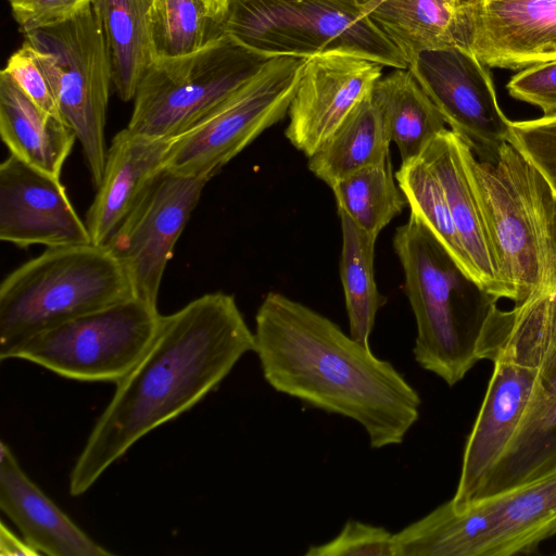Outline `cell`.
<instances>
[{"mask_svg":"<svg viewBox=\"0 0 556 556\" xmlns=\"http://www.w3.org/2000/svg\"><path fill=\"white\" fill-rule=\"evenodd\" d=\"M254 351V332L235 298L205 293L162 315L155 338L115 386L78 455L68 492L80 496L144 435L214 391L240 358Z\"/></svg>","mask_w":556,"mask_h":556,"instance_id":"cell-1","label":"cell"},{"mask_svg":"<svg viewBox=\"0 0 556 556\" xmlns=\"http://www.w3.org/2000/svg\"><path fill=\"white\" fill-rule=\"evenodd\" d=\"M253 352L273 389L355 420L372 448L402 443L419 419L418 392L390 362L281 293L256 312Z\"/></svg>","mask_w":556,"mask_h":556,"instance_id":"cell-2","label":"cell"},{"mask_svg":"<svg viewBox=\"0 0 556 556\" xmlns=\"http://www.w3.org/2000/svg\"><path fill=\"white\" fill-rule=\"evenodd\" d=\"M463 156L486 228L497 274L496 298L521 305L556 291V197L509 142L494 162Z\"/></svg>","mask_w":556,"mask_h":556,"instance_id":"cell-3","label":"cell"},{"mask_svg":"<svg viewBox=\"0 0 556 556\" xmlns=\"http://www.w3.org/2000/svg\"><path fill=\"white\" fill-rule=\"evenodd\" d=\"M393 247L417 325L415 361L453 387L481 361L482 340L498 300L414 215L396 229Z\"/></svg>","mask_w":556,"mask_h":556,"instance_id":"cell-4","label":"cell"},{"mask_svg":"<svg viewBox=\"0 0 556 556\" xmlns=\"http://www.w3.org/2000/svg\"><path fill=\"white\" fill-rule=\"evenodd\" d=\"M119 262L96 244L47 248L0 286V359L35 334L134 298Z\"/></svg>","mask_w":556,"mask_h":556,"instance_id":"cell-5","label":"cell"},{"mask_svg":"<svg viewBox=\"0 0 556 556\" xmlns=\"http://www.w3.org/2000/svg\"><path fill=\"white\" fill-rule=\"evenodd\" d=\"M224 29L271 56L345 52L392 68L408 67L357 0H229Z\"/></svg>","mask_w":556,"mask_h":556,"instance_id":"cell-6","label":"cell"},{"mask_svg":"<svg viewBox=\"0 0 556 556\" xmlns=\"http://www.w3.org/2000/svg\"><path fill=\"white\" fill-rule=\"evenodd\" d=\"M271 58L225 34L197 52L153 60L138 85L126 128L147 137L175 138Z\"/></svg>","mask_w":556,"mask_h":556,"instance_id":"cell-7","label":"cell"},{"mask_svg":"<svg viewBox=\"0 0 556 556\" xmlns=\"http://www.w3.org/2000/svg\"><path fill=\"white\" fill-rule=\"evenodd\" d=\"M25 40L48 78L63 121L81 144L97 188L108 152L104 129L112 74L92 3L65 22L26 33Z\"/></svg>","mask_w":556,"mask_h":556,"instance_id":"cell-8","label":"cell"},{"mask_svg":"<svg viewBox=\"0 0 556 556\" xmlns=\"http://www.w3.org/2000/svg\"><path fill=\"white\" fill-rule=\"evenodd\" d=\"M161 316L157 305L134 296L35 334L10 359L66 379L116 384L151 346Z\"/></svg>","mask_w":556,"mask_h":556,"instance_id":"cell-9","label":"cell"},{"mask_svg":"<svg viewBox=\"0 0 556 556\" xmlns=\"http://www.w3.org/2000/svg\"><path fill=\"white\" fill-rule=\"evenodd\" d=\"M307 58L276 55L189 129L173 138L165 169L210 180L264 130L282 119Z\"/></svg>","mask_w":556,"mask_h":556,"instance_id":"cell-10","label":"cell"},{"mask_svg":"<svg viewBox=\"0 0 556 556\" xmlns=\"http://www.w3.org/2000/svg\"><path fill=\"white\" fill-rule=\"evenodd\" d=\"M473 52L443 47L417 53L408 70L446 124L483 162L509 142L511 121L501 110L490 71Z\"/></svg>","mask_w":556,"mask_h":556,"instance_id":"cell-11","label":"cell"},{"mask_svg":"<svg viewBox=\"0 0 556 556\" xmlns=\"http://www.w3.org/2000/svg\"><path fill=\"white\" fill-rule=\"evenodd\" d=\"M207 181L165 169L103 244L124 267L136 298L157 305L167 263Z\"/></svg>","mask_w":556,"mask_h":556,"instance_id":"cell-12","label":"cell"},{"mask_svg":"<svg viewBox=\"0 0 556 556\" xmlns=\"http://www.w3.org/2000/svg\"><path fill=\"white\" fill-rule=\"evenodd\" d=\"M383 65L345 52L307 59L290 103L285 135L312 156L364 101L371 98Z\"/></svg>","mask_w":556,"mask_h":556,"instance_id":"cell-13","label":"cell"},{"mask_svg":"<svg viewBox=\"0 0 556 556\" xmlns=\"http://www.w3.org/2000/svg\"><path fill=\"white\" fill-rule=\"evenodd\" d=\"M0 239L20 248L92 243L61 178L12 154L0 165Z\"/></svg>","mask_w":556,"mask_h":556,"instance_id":"cell-14","label":"cell"},{"mask_svg":"<svg viewBox=\"0 0 556 556\" xmlns=\"http://www.w3.org/2000/svg\"><path fill=\"white\" fill-rule=\"evenodd\" d=\"M468 49L489 67L556 60V0H466Z\"/></svg>","mask_w":556,"mask_h":556,"instance_id":"cell-15","label":"cell"},{"mask_svg":"<svg viewBox=\"0 0 556 556\" xmlns=\"http://www.w3.org/2000/svg\"><path fill=\"white\" fill-rule=\"evenodd\" d=\"M469 433L456 492L451 502L455 509L471 504L501 458L534 393L538 370L498 358Z\"/></svg>","mask_w":556,"mask_h":556,"instance_id":"cell-16","label":"cell"},{"mask_svg":"<svg viewBox=\"0 0 556 556\" xmlns=\"http://www.w3.org/2000/svg\"><path fill=\"white\" fill-rule=\"evenodd\" d=\"M173 138H152L128 128L106 152L103 176L86 215L91 242L103 245L150 185L165 170Z\"/></svg>","mask_w":556,"mask_h":556,"instance_id":"cell-17","label":"cell"},{"mask_svg":"<svg viewBox=\"0 0 556 556\" xmlns=\"http://www.w3.org/2000/svg\"><path fill=\"white\" fill-rule=\"evenodd\" d=\"M0 508L40 555H112L28 477L3 441L0 443Z\"/></svg>","mask_w":556,"mask_h":556,"instance_id":"cell-18","label":"cell"},{"mask_svg":"<svg viewBox=\"0 0 556 556\" xmlns=\"http://www.w3.org/2000/svg\"><path fill=\"white\" fill-rule=\"evenodd\" d=\"M462 143L463 139L446 128L427 146L420 159L441 185L472 278L496 298V267Z\"/></svg>","mask_w":556,"mask_h":556,"instance_id":"cell-19","label":"cell"},{"mask_svg":"<svg viewBox=\"0 0 556 556\" xmlns=\"http://www.w3.org/2000/svg\"><path fill=\"white\" fill-rule=\"evenodd\" d=\"M490 361L503 358L538 370V383L556 405V291L509 311L496 309L489 330Z\"/></svg>","mask_w":556,"mask_h":556,"instance_id":"cell-20","label":"cell"},{"mask_svg":"<svg viewBox=\"0 0 556 556\" xmlns=\"http://www.w3.org/2000/svg\"><path fill=\"white\" fill-rule=\"evenodd\" d=\"M375 26L409 62L417 53L468 50L466 0H357Z\"/></svg>","mask_w":556,"mask_h":556,"instance_id":"cell-21","label":"cell"},{"mask_svg":"<svg viewBox=\"0 0 556 556\" xmlns=\"http://www.w3.org/2000/svg\"><path fill=\"white\" fill-rule=\"evenodd\" d=\"M471 504L490 523L488 556L531 554L556 534V471Z\"/></svg>","mask_w":556,"mask_h":556,"instance_id":"cell-22","label":"cell"},{"mask_svg":"<svg viewBox=\"0 0 556 556\" xmlns=\"http://www.w3.org/2000/svg\"><path fill=\"white\" fill-rule=\"evenodd\" d=\"M0 135L10 154L58 178L77 139L63 119L40 109L3 71L0 73Z\"/></svg>","mask_w":556,"mask_h":556,"instance_id":"cell-23","label":"cell"},{"mask_svg":"<svg viewBox=\"0 0 556 556\" xmlns=\"http://www.w3.org/2000/svg\"><path fill=\"white\" fill-rule=\"evenodd\" d=\"M556 471V405L536 382L510 442L473 502Z\"/></svg>","mask_w":556,"mask_h":556,"instance_id":"cell-24","label":"cell"},{"mask_svg":"<svg viewBox=\"0 0 556 556\" xmlns=\"http://www.w3.org/2000/svg\"><path fill=\"white\" fill-rule=\"evenodd\" d=\"M371 100L381 113L402 162L420 157L446 122L408 68H393L381 77Z\"/></svg>","mask_w":556,"mask_h":556,"instance_id":"cell-25","label":"cell"},{"mask_svg":"<svg viewBox=\"0 0 556 556\" xmlns=\"http://www.w3.org/2000/svg\"><path fill=\"white\" fill-rule=\"evenodd\" d=\"M111 64L112 84L123 101L135 99L153 62L150 0H92Z\"/></svg>","mask_w":556,"mask_h":556,"instance_id":"cell-26","label":"cell"},{"mask_svg":"<svg viewBox=\"0 0 556 556\" xmlns=\"http://www.w3.org/2000/svg\"><path fill=\"white\" fill-rule=\"evenodd\" d=\"M390 142L381 113L370 98L308 157V168L332 188L349 175L390 159Z\"/></svg>","mask_w":556,"mask_h":556,"instance_id":"cell-27","label":"cell"},{"mask_svg":"<svg viewBox=\"0 0 556 556\" xmlns=\"http://www.w3.org/2000/svg\"><path fill=\"white\" fill-rule=\"evenodd\" d=\"M229 0H150L153 58L197 52L226 33Z\"/></svg>","mask_w":556,"mask_h":556,"instance_id":"cell-28","label":"cell"},{"mask_svg":"<svg viewBox=\"0 0 556 556\" xmlns=\"http://www.w3.org/2000/svg\"><path fill=\"white\" fill-rule=\"evenodd\" d=\"M341 219L342 250L340 276L344 291L350 336L370 348L376 315L387 302L378 291L374 275L376 236L361 229L345 213Z\"/></svg>","mask_w":556,"mask_h":556,"instance_id":"cell-29","label":"cell"},{"mask_svg":"<svg viewBox=\"0 0 556 556\" xmlns=\"http://www.w3.org/2000/svg\"><path fill=\"white\" fill-rule=\"evenodd\" d=\"M331 189L338 212L345 213L361 229L376 237L407 205L395 185L390 159L349 175Z\"/></svg>","mask_w":556,"mask_h":556,"instance_id":"cell-30","label":"cell"},{"mask_svg":"<svg viewBox=\"0 0 556 556\" xmlns=\"http://www.w3.org/2000/svg\"><path fill=\"white\" fill-rule=\"evenodd\" d=\"M395 179L410 214L420 220L471 276L470 265L440 182L420 157L402 162ZM472 277V276H471Z\"/></svg>","mask_w":556,"mask_h":556,"instance_id":"cell-31","label":"cell"},{"mask_svg":"<svg viewBox=\"0 0 556 556\" xmlns=\"http://www.w3.org/2000/svg\"><path fill=\"white\" fill-rule=\"evenodd\" d=\"M509 143L540 172L556 197V114L511 122Z\"/></svg>","mask_w":556,"mask_h":556,"instance_id":"cell-32","label":"cell"},{"mask_svg":"<svg viewBox=\"0 0 556 556\" xmlns=\"http://www.w3.org/2000/svg\"><path fill=\"white\" fill-rule=\"evenodd\" d=\"M305 556H394V533L383 527L349 520L331 541L312 545Z\"/></svg>","mask_w":556,"mask_h":556,"instance_id":"cell-33","label":"cell"},{"mask_svg":"<svg viewBox=\"0 0 556 556\" xmlns=\"http://www.w3.org/2000/svg\"><path fill=\"white\" fill-rule=\"evenodd\" d=\"M40 109L61 119L55 97L30 43L23 45L9 58L2 70Z\"/></svg>","mask_w":556,"mask_h":556,"instance_id":"cell-34","label":"cell"},{"mask_svg":"<svg viewBox=\"0 0 556 556\" xmlns=\"http://www.w3.org/2000/svg\"><path fill=\"white\" fill-rule=\"evenodd\" d=\"M509 94L540 108L544 115L556 114V60L526 67L507 84Z\"/></svg>","mask_w":556,"mask_h":556,"instance_id":"cell-35","label":"cell"},{"mask_svg":"<svg viewBox=\"0 0 556 556\" xmlns=\"http://www.w3.org/2000/svg\"><path fill=\"white\" fill-rule=\"evenodd\" d=\"M14 20L21 30H30L65 22L92 0H9Z\"/></svg>","mask_w":556,"mask_h":556,"instance_id":"cell-36","label":"cell"},{"mask_svg":"<svg viewBox=\"0 0 556 556\" xmlns=\"http://www.w3.org/2000/svg\"><path fill=\"white\" fill-rule=\"evenodd\" d=\"M0 554L2 556H39L40 554L31 547L23 538L20 539L4 522L0 526Z\"/></svg>","mask_w":556,"mask_h":556,"instance_id":"cell-37","label":"cell"},{"mask_svg":"<svg viewBox=\"0 0 556 556\" xmlns=\"http://www.w3.org/2000/svg\"><path fill=\"white\" fill-rule=\"evenodd\" d=\"M555 555H556V553H555Z\"/></svg>","mask_w":556,"mask_h":556,"instance_id":"cell-38","label":"cell"}]
</instances>
